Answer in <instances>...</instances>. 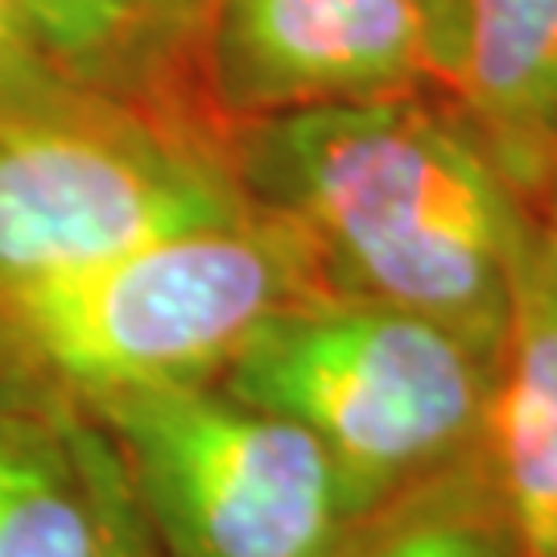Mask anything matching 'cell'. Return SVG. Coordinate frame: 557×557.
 <instances>
[{
    "label": "cell",
    "mask_w": 557,
    "mask_h": 557,
    "mask_svg": "<svg viewBox=\"0 0 557 557\" xmlns=\"http://www.w3.org/2000/svg\"><path fill=\"white\" fill-rule=\"evenodd\" d=\"M248 211L207 153L103 100L0 120V298Z\"/></svg>",
    "instance_id": "obj_5"
},
{
    "label": "cell",
    "mask_w": 557,
    "mask_h": 557,
    "mask_svg": "<svg viewBox=\"0 0 557 557\" xmlns=\"http://www.w3.org/2000/svg\"><path fill=\"white\" fill-rule=\"evenodd\" d=\"M38 46L75 83L91 87L145 38L137 0H13Z\"/></svg>",
    "instance_id": "obj_11"
},
{
    "label": "cell",
    "mask_w": 557,
    "mask_h": 557,
    "mask_svg": "<svg viewBox=\"0 0 557 557\" xmlns=\"http://www.w3.org/2000/svg\"><path fill=\"white\" fill-rule=\"evenodd\" d=\"M446 87L499 137H557V0H462Z\"/></svg>",
    "instance_id": "obj_9"
},
{
    "label": "cell",
    "mask_w": 557,
    "mask_h": 557,
    "mask_svg": "<svg viewBox=\"0 0 557 557\" xmlns=\"http://www.w3.org/2000/svg\"><path fill=\"white\" fill-rule=\"evenodd\" d=\"M161 557H335L363 508L301 425L220 380L91 409Z\"/></svg>",
    "instance_id": "obj_4"
},
{
    "label": "cell",
    "mask_w": 557,
    "mask_h": 557,
    "mask_svg": "<svg viewBox=\"0 0 557 557\" xmlns=\"http://www.w3.org/2000/svg\"><path fill=\"white\" fill-rule=\"evenodd\" d=\"M475 458L520 557H557V239L533 227L492 356Z\"/></svg>",
    "instance_id": "obj_7"
},
{
    "label": "cell",
    "mask_w": 557,
    "mask_h": 557,
    "mask_svg": "<svg viewBox=\"0 0 557 557\" xmlns=\"http://www.w3.org/2000/svg\"><path fill=\"white\" fill-rule=\"evenodd\" d=\"M100 100L50 59L21 21L13 0H0V120L59 116Z\"/></svg>",
    "instance_id": "obj_12"
},
{
    "label": "cell",
    "mask_w": 557,
    "mask_h": 557,
    "mask_svg": "<svg viewBox=\"0 0 557 557\" xmlns=\"http://www.w3.org/2000/svg\"><path fill=\"white\" fill-rule=\"evenodd\" d=\"M207 75L223 112L269 120L442 83L421 0H215Z\"/></svg>",
    "instance_id": "obj_6"
},
{
    "label": "cell",
    "mask_w": 557,
    "mask_h": 557,
    "mask_svg": "<svg viewBox=\"0 0 557 557\" xmlns=\"http://www.w3.org/2000/svg\"><path fill=\"white\" fill-rule=\"evenodd\" d=\"M244 170L326 289L434 319L496 356L537 223L467 124L421 91L306 108L257 120Z\"/></svg>",
    "instance_id": "obj_1"
},
{
    "label": "cell",
    "mask_w": 557,
    "mask_h": 557,
    "mask_svg": "<svg viewBox=\"0 0 557 557\" xmlns=\"http://www.w3.org/2000/svg\"><path fill=\"white\" fill-rule=\"evenodd\" d=\"M116 450L71 409H0V557H100Z\"/></svg>",
    "instance_id": "obj_8"
},
{
    "label": "cell",
    "mask_w": 557,
    "mask_h": 557,
    "mask_svg": "<svg viewBox=\"0 0 557 557\" xmlns=\"http://www.w3.org/2000/svg\"><path fill=\"white\" fill-rule=\"evenodd\" d=\"M487 380L450 326L322 285L260 322L220 384L301 425L368 517L475 450Z\"/></svg>",
    "instance_id": "obj_3"
},
{
    "label": "cell",
    "mask_w": 557,
    "mask_h": 557,
    "mask_svg": "<svg viewBox=\"0 0 557 557\" xmlns=\"http://www.w3.org/2000/svg\"><path fill=\"white\" fill-rule=\"evenodd\" d=\"M335 557H520L475 450L359 520Z\"/></svg>",
    "instance_id": "obj_10"
},
{
    "label": "cell",
    "mask_w": 557,
    "mask_h": 557,
    "mask_svg": "<svg viewBox=\"0 0 557 557\" xmlns=\"http://www.w3.org/2000/svg\"><path fill=\"white\" fill-rule=\"evenodd\" d=\"M322 289L314 252L252 207L75 277L0 298V372L96 409L112 397L202 384L281 306Z\"/></svg>",
    "instance_id": "obj_2"
},
{
    "label": "cell",
    "mask_w": 557,
    "mask_h": 557,
    "mask_svg": "<svg viewBox=\"0 0 557 557\" xmlns=\"http://www.w3.org/2000/svg\"><path fill=\"white\" fill-rule=\"evenodd\" d=\"M100 557H161V549L153 545L149 529H145V520H140L137 504H133V492L124 483L120 458H116L112 487H108V520H103Z\"/></svg>",
    "instance_id": "obj_13"
},
{
    "label": "cell",
    "mask_w": 557,
    "mask_h": 557,
    "mask_svg": "<svg viewBox=\"0 0 557 557\" xmlns=\"http://www.w3.org/2000/svg\"><path fill=\"white\" fill-rule=\"evenodd\" d=\"M421 9H425L430 29H434L442 87H446V71H450V50H455V29H458V9H462V0H421Z\"/></svg>",
    "instance_id": "obj_15"
},
{
    "label": "cell",
    "mask_w": 557,
    "mask_h": 557,
    "mask_svg": "<svg viewBox=\"0 0 557 557\" xmlns=\"http://www.w3.org/2000/svg\"><path fill=\"white\" fill-rule=\"evenodd\" d=\"M145 34H182L211 17L215 0H137Z\"/></svg>",
    "instance_id": "obj_14"
},
{
    "label": "cell",
    "mask_w": 557,
    "mask_h": 557,
    "mask_svg": "<svg viewBox=\"0 0 557 557\" xmlns=\"http://www.w3.org/2000/svg\"><path fill=\"white\" fill-rule=\"evenodd\" d=\"M549 182H554V211H549V232L557 239V137H554V161H549Z\"/></svg>",
    "instance_id": "obj_16"
}]
</instances>
